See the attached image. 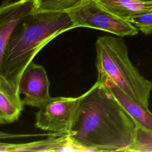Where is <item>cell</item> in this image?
<instances>
[{"mask_svg": "<svg viewBox=\"0 0 152 152\" xmlns=\"http://www.w3.org/2000/svg\"><path fill=\"white\" fill-rule=\"evenodd\" d=\"M125 151L152 152V130L137 122L134 138Z\"/></svg>", "mask_w": 152, "mask_h": 152, "instance_id": "cell-13", "label": "cell"}, {"mask_svg": "<svg viewBox=\"0 0 152 152\" xmlns=\"http://www.w3.org/2000/svg\"><path fill=\"white\" fill-rule=\"evenodd\" d=\"M112 93L129 115L142 126L152 130V113L148 108L135 102L125 94L111 80H97Z\"/></svg>", "mask_w": 152, "mask_h": 152, "instance_id": "cell-10", "label": "cell"}, {"mask_svg": "<svg viewBox=\"0 0 152 152\" xmlns=\"http://www.w3.org/2000/svg\"><path fill=\"white\" fill-rule=\"evenodd\" d=\"M86 0H34L33 12L41 11L66 12L82 4Z\"/></svg>", "mask_w": 152, "mask_h": 152, "instance_id": "cell-12", "label": "cell"}, {"mask_svg": "<svg viewBox=\"0 0 152 152\" xmlns=\"http://www.w3.org/2000/svg\"><path fill=\"white\" fill-rule=\"evenodd\" d=\"M137 122L103 84L86 91L68 134L86 151H125L134 138Z\"/></svg>", "mask_w": 152, "mask_h": 152, "instance_id": "cell-1", "label": "cell"}, {"mask_svg": "<svg viewBox=\"0 0 152 152\" xmlns=\"http://www.w3.org/2000/svg\"><path fill=\"white\" fill-rule=\"evenodd\" d=\"M122 37L109 34L97 37L95 43L97 80H111L129 97L148 108L152 82L132 64Z\"/></svg>", "mask_w": 152, "mask_h": 152, "instance_id": "cell-3", "label": "cell"}, {"mask_svg": "<svg viewBox=\"0 0 152 152\" xmlns=\"http://www.w3.org/2000/svg\"><path fill=\"white\" fill-rule=\"evenodd\" d=\"M140 1H152V0H140Z\"/></svg>", "mask_w": 152, "mask_h": 152, "instance_id": "cell-15", "label": "cell"}, {"mask_svg": "<svg viewBox=\"0 0 152 152\" xmlns=\"http://www.w3.org/2000/svg\"><path fill=\"white\" fill-rule=\"evenodd\" d=\"M34 0L3 3L0 8V56L19 23L34 11Z\"/></svg>", "mask_w": 152, "mask_h": 152, "instance_id": "cell-8", "label": "cell"}, {"mask_svg": "<svg viewBox=\"0 0 152 152\" xmlns=\"http://www.w3.org/2000/svg\"><path fill=\"white\" fill-rule=\"evenodd\" d=\"M49 86L44 67L32 61L20 78L18 93L24 95L22 101L24 105L39 108L50 98Z\"/></svg>", "mask_w": 152, "mask_h": 152, "instance_id": "cell-6", "label": "cell"}, {"mask_svg": "<svg viewBox=\"0 0 152 152\" xmlns=\"http://www.w3.org/2000/svg\"><path fill=\"white\" fill-rule=\"evenodd\" d=\"M68 132H56L49 138L26 143H3L0 151H86L76 144Z\"/></svg>", "mask_w": 152, "mask_h": 152, "instance_id": "cell-7", "label": "cell"}, {"mask_svg": "<svg viewBox=\"0 0 152 152\" xmlns=\"http://www.w3.org/2000/svg\"><path fill=\"white\" fill-rule=\"evenodd\" d=\"M128 21L144 34L146 35L152 34V11L131 17Z\"/></svg>", "mask_w": 152, "mask_h": 152, "instance_id": "cell-14", "label": "cell"}, {"mask_svg": "<svg viewBox=\"0 0 152 152\" xmlns=\"http://www.w3.org/2000/svg\"><path fill=\"white\" fill-rule=\"evenodd\" d=\"M109 11L128 21L131 17L152 11V1L140 0H96Z\"/></svg>", "mask_w": 152, "mask_h": 152, "instance_id": "cell-11", "label": "cell"}, {"mask_svg": "<svg viewBox=\"0 0 152 152\" xmlns=\"http://www.w3.org/2000/svg\"><path fill=\"white\" fill-rule=\"evenodd\" d=\"M73 28L66 12L41 11L29 14L15 27L0 56V76L18 92L20 78L35 56L58 36Z\"/></svg>", "mask_w": 152, "mask_h": 152, "instance_id": "cell-2", "label": "cell"}, {"mask_svg": "<svg viewBox=\"0 0 152 152\" xmlns=\"http://www.w3.org/2000/svg\"><path fill=\"white\" fill-rule=\"evenodd\" d=\"M86 92L76 97H51L36 113L35 125L43 131L68 132L77 119Z\"/></svg>", "mask_w": 152, "mask_h": 152, "instance_id": "cell-5", "label": "cell"}, {"mask_svg": "<svg viewBox=\"0 0 152 152\" xmlns=\"http://www.w3.org/2000/svg\"><path fill=\"white\" fill-rule=\"evenodd\" d=\"M24 105L18 92L0 76V124H7L17 121Z\"/></svg>", "mask_w": 152, "mask_h": 152, "instance_id": "cell-9", "label": "cell"}, {"mask_svg": "<svg viewBox=\"0 0 152 152\" xmlns=\"http://www.w3.org/2000/svg\"><path fill=\"white\" fill-rule=\"evenodd\" d=\"M66 12L72 21L74 28H91L121 37L134 36L139 31L132 24L116 15L96 0H86Z\"/></svg>", "mask_w": 152, "mask_h": 152, "instance_id": "cell-4", "label": "cell"}]
</instances>
